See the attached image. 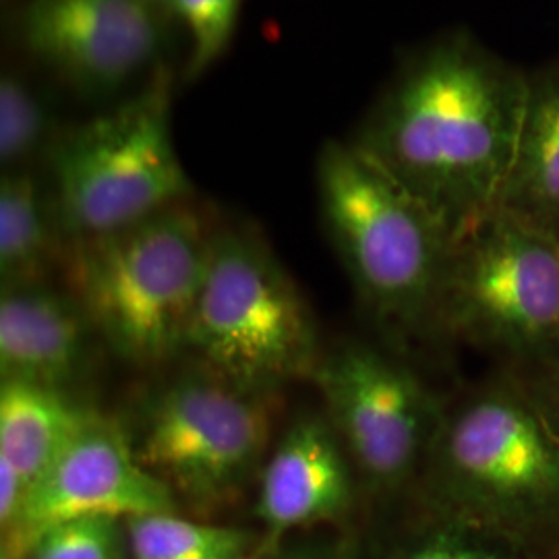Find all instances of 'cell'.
<instances>
[{
    "instance_id": "cell-11",
    "label": "cell",
    "mask_w": 559,
    "mask_h": 559,
    "mask_svg": "<svg viewBox=\"0 0 559 559\" xmlns=\"http://www.w3.org/2000/svg\"><path fill=\"white\" fill-rule=\"evenodd\" d=\"M27 48L92 94L119 90L160 50L150 0H29Z\"/></svg>"
},
{
    "instance_id": "cell-14",
    "label": "cell",
    "mask_w": 559,
    "mask_h": 559,
    "mask_svg": "<svg viewBox=\"0 0 559 559\" xmlns=\"http://www.w3.org/2000/svg\"><path fill=\"white\" fill-rule=\"evenodd\" d=\"M500 210L559 237V67L528 81L519 150Z\"/></svg>"
},
{
    "instance_id": "cell-7",
    "label": "cell",
    "mask_w": 559,
    "mask_h": 559,
    "mask_svg": "<svg viewBox=\"0 0 559 559\" xmlns=\"http://www.w3.org/2000/svg\"><path fill=\"white\" fill-rule=\"evenodd\" d=\"M168 98L162 75L52 150L57 221L71 239L117 233L187 200L191 182L175 150Z\"/></svg>"
},
{
    "instance_id": "cell-13",
    "label": "cell",
    "mask_w": 559,
    "mask_h": 559,
    "mask_svg": "<svg viewBox=\"0 0 559 559\" xmlns=\"http://www.w3.org/2000/svg\"><path fill=\"white\" fill-rule=\"evenodd\" d=\"M92 323L75 297L48 284L7 286L0 297L2 380L64 390L87 369Z\"/></svg>"
},
{
    "instance_id": "cell-6",
    "label": "cell",
    "mask_w": 559,
    "mask_h": 559,
    "mask_svg": "<svg viewBox=\"0 0 559 559\" xmlns=\"http://www.w3.org/2000/svg\"><path fill=\"white\" fill-rule=\"evenodd\" d=\"M436 325L508 369L559 359V237L496 210L452 247Z\"/></svg>"
},
{
    "instance_id": "cell-22",
    "label": "cell",
    "mask_w": 559,
    "mask_h": 559,
    "mask_svg": "<svg viewBox=\"0 0 559 559\" xmlns=\"http://www.w3.org/2000/svg\"><path fill=\"white\" fill-rule=\"evenodd\" d=\"M512 371L519 373L533 399L537 400L540 411L545 413L559 438V359Z\"/></svg>"
},
{
    "instance_id": "cell-16",
    "label": "cell",
    "mask_w": 559,
    "mask_h": 559,
    "mask_svg": "<svg viewBox=\"0 0 559 559\" xmlns=\"http://www.w3.org/2000/svg\"><path fill=\"white\" fill-rule=\"evenodd\" d=\"M55 226L34 177L9 170L0 182V278L7 286L46 284Z\"/></svg>"
},
{
    "instance_id": "cell-2",
    "label": "cell",
    "mask_w": 559,
    "mask_h": 559,
    "mask_svg": "<svg viewBox=\"0 0 559 559\" xmlns=\"http://www.w3.org/2000/svg\"><path fill=\"white\" fill-rule=\"evenodd\" d=\"M419 487L445 510L559 554L558 433L508 367L443 402Z\"/></svg>"
},
{
    "instance_id": "cell-18",
    "label": "cell",
    "mask_w": 559,
    "mask_h": 559,
    "mask_svg": "<svg viewBox=\"0 0 559 559\" xmlns=\"http://www.w3.org/2000/svg\"><path fill=\"white\" fill-rule=\"evenodd\" d=\"M436 519L411 540L396 559H556L528 540L480 520L462 516L438 503Z\"/></svg>"
},
{
    "instance_id": "cell-21",
    "label": "cell",
    "mask_w": 559,
    "mask_h": 559,
    "mask_svg": "<svg viewBox=\"0 0 559 559\" xmlns=\"http://www.w3.org/2000/svg\"><path fill=\"white\" fill-rule=\"evenodd\" d=\"M193 38L191 71H203L221 57L235 32L240 0H170Z\"/></svg>"
},
{
    "instance_id": "cell-9",
    "label": "cell",
    "mask_w": 559,
    "mask_h": 559,
    "mask_svg": "<svg viewBox=\"0 0 559 559\" xmlns=\"http://www.w3.org/2000/svg\"><path fill=\"white\" fill-rule=\"evenodd\" d=\"M313 380L357 479L378 493L419 485L443 402L404 360L355 342L320 359Z\"/></svg>"
},
{
    "instance_id": "cell-1",
    "label": "cell",
    "mask_w": 559,
    "mask_h": 559,
    "mask_svg": "<svg viewBox=\"0 0 559 559\" xmlns=\"http://www.w3.org/2000/svg\"><path fill=\"white\" fill-rule=\"evenodd\" d=\"M526 96L528 80L456 36L404 69L357 143L456 245L500 210Z\"/></svg>"
},
{
    "instance_id": "cell-15",
    "label": "cell",
    "mask_w": 559,
    "mask_h": 559,
    "mask_svg": "<svg viewBox=\"0 0 559 559\" xmlns=\"http://www.w3.org/2000/svg\"><path fill=\"white\" fill-rule=\"evenodd\" d=\"M94 411L64 390L29 381L0 385V459L9 460L29 489L57 462Z\"/></svg>"
},
{
    "instance_id": "cell-17",
    "label": "cell",
    "mask_w": 559,
    "mask_h": 559,
    "mask_svg": "<svg viewBox=\"0 0 559 559\" xmlns=\"http://www.w3.org/2000/svg\"><path fill=\"white\" fill-rule=\"evenodd\" d=\"M129 559H249L253 535L237 526L182 519L175 512L122 522Z\"/></svg>"
},
{
    "instance_id": "cell-25",
    "label": "cell",
    "mask_w": 559,
    "mask_h": 559,
    "mask_svg": "<svg viewBox=\"0 0 559 559\" xmlns=\"http://www.w3.org/2000/svg\"><path fill=\"white\" fill-rule=\"evenodd\" d=\"M556 559H559V554H558V558H556Z\"/></svg>"
},
{
    "instance_id": "cell-26",
    "label": "cell",
    "mask_w": 559,
    "mask_h": 559,
    "mask_svg": "<svg viewBox=\"0 0 559 559\" xmlns=\"http://www.w3.org/2000/svg\"><path fill=\"white\" fill-rule=\"evenodd\" d=\"M288 559H293V558H288Z\"/></svg>"
},
{
    "instance_id": "cell-19",
    "label": "cell",
    "mask_w": 559,
    "mask_h": 559,
    "mask_svg": "<svg viewBox=\"0 0 559 559\" xmlns=\"http://www.w3.org/2000/svg\"><path fill=\"white\" fill-rule=\"evenodd\" d=\"M48 112L27 83L15 75L0 80V162L9 170L29 160L48 135Z\"/></svg>"
},
{
    "instance_id": "cell-5",
    "label": "cell",
    "mask_w": 559,
    "mask_h": 559,
    "mask_svg": "<svg viewBox=\"0 0 559 559\" xmlns=\"http://www.w3.org/2000/svg\"><path fill=\"white\" fill-rule=\"evenodd\" d=\"M187 350L226 381L272 394L320 362L307 302L270 249L240 230L212 237Z\"/></svg>"
},
{
    "instance_id": "cell-12",
    "label": "cell",
    "mask_w": 559,
    "mask_h": 559,
    "mask_svg": "<svg viewBox=\"0 0 559 559\" xmlns=\"http://www.w3.org/2000/svg\"><path fill=\"white\" fill-rule=\"evenodd\" d=\"M357 473L325 417H300L282 436L260 471L255 512L267 533L338 519L355 500Z\"/></svg>"
},
{
    "instance_id": "cell-23",
    "label": "cell",
    "mask_w": 559,
    "mask_h": 559,
    "mask_svg": "<svg viewBox=\"0 0 559 559\" xmlns=\"http://www.w3.org/2000/svg\"><path fill=\"white\" fill-rule=\"evenodd\" d=\"M29 485L20 471L9 462L0 459V524L2 533L11 531L20 520L23 503L27 500Z\"/></svg>"
},
{
    "instance_id": "cell-8",
    "label": "cell",
    "mask_w": 559,
    "mask_h": 559,
    "mask_svg": "<svg viewBox=\"0 0 559 559\" xmlns=\"http://www.w3.org/2000/svg\"><path fill=\"white\" fill-rule=\"evenodd\" d=\"M267 400L203 367L147 396L129 438L141 464L175 498L218 506L258 477L267 459Z\"/></svg>"
},
{
    "instance_id": "cell-24",
    "label": "cell",
    "mask_w": 559,
    "mask_h": 559,
    "mask_svg": "<svg viewBox=\"0 0 559 559\" xmlns=\"http://www.w3.org/2000/svg\"><path fill=\"white\" fill-rule=\"evenodd\" d=\"M0 559H23L15 554V551H11L7 545H2V551H0Z\"/></svg>"
},
{
    "instance_id": "cell-20",
    "label": "cell",
    "mask_w": 559,
    "mask_h": 559,
    "mask_svg": "<svg viewBox=\"0 0 559 559\" xmlns=\"http://www.w3.org/2000/svg\"><path fill=\"white\" fill-rule=\"evenodd\" d=\"M119 520L85 519L62 522L44 531L25 559H129Z\"/></svg>"
},
{
    "instance_id": "cell-3",
    "label": "cell",
    "mask_w": 559,
    "mask_h": 559,
    "mask_svg": "<svg viewBox=\"0 0 559 559\" xmlns=\"http://www.w3.org/2000/svg\"><path fill=\"white\" fill-rule=\"evenodd\" d=\"M330 239L378 320L413 332L436 325L452 240L359 143H328L318 166Z\"/></svg>"
},
{
    "instance_id": "cell-4",
    "label": "cell",
    "mask_w": 559,
    "mask_h": 559,
    "mask_svg": "<svg viewBox=\"0 0 559 559\" xmlns=\"http://www.w3.org/2000/svg\"><path fill=\"white\" fill-rule=\"evenodd\" d=\"M212 237L179 201L117 233L75 240L73 297L120 359L150 367L187 350Z\"/></svg>"
},
{
    "instance_id": "cell-10",
    "label": "cell",
    "mask_w": 559,
    "mask_h": 559,
    "mask_svg": "<svg viewBox=\"0 0 559 559\" xmlns=\"http://www.w3.org/2000/svg\"><path fill=\"white\" fill-rule=\"evenodd\" d=\"M173 491L138 459L129 433L98 413L34 483L2 545L27 558L44 531L71 520H129L175 512Z\"/></svg>"
}]
</instances>
